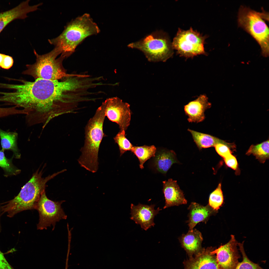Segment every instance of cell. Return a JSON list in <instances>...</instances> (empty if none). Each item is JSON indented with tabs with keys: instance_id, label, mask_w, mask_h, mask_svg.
<instances>
[{
	"instance_id": "33",
	"label": "cell",
	"mask_w": 269,
	"mask_h": 269,
	"mask_svg": "<svg viewBox=\"0 0 269 269\" xmlns=\"http://www.w3.org/2000/svg\"><path fill=\"white\" fill-rule=\"evenodd\" d=\"M4 54L0 53V67L1 66L3 62V58Z\"/></svg>"
},
{
	"instance_id": "25",
	"label": "cell",
	"mask_w": 269,
	"mask_h": 269,
	"mask_svg": "<svg viewBox=\"0 0 269 269\" xmlns=\"http://www.w3.org/2000/svg\"><path fill=\"white\" fill-rule=\"evenodd\" d=\"M126 136L125 131L122 130L114 137L115 142L119 147L120 156L127 151H131L133 146Z\"/></svg>"
},
{
	"instance_id": "13",
	"label": "cell",
	"mask_w": 269,
	"mask_h": 269,
	"mask_svg": "<svg viewBox=\"0 0 269 269\" xmlns=\"http://www.w3.org/2000/svg\"><path fill=\"white\" fill-rule=\"evenodd\" d=\"M29 1L27 0L23 1L12 9L0 12V33L9 23L15 19L26 18L28 13L37 10L42 4L40 3L30 6Z\"/></svg>"
},
{
	"instance_id": "21",
	"label": "cell",
	"mask_w": 269,
	"mask_h": 269,
	"mask_svg": "<svg viewBox=\"0 0 269 269\" xmlns=\"http://www.w3.org/2000/svg\"><path fill=\"white\" fill-rule=\"evenodd\" d=\"M17 134L15 132H7L0 128V138L2 150H10L12 151L17 157H20L17 146Z\"/></svg>"
},
{
	"instance_id": "22",
	"label": "cell",
	"mask_w": 269,
	"mask_h": 269,
	"mask_svg": "<svg viewBox=\"0 0 269 269\" xmlns=\"http://www.w3.org/2000/svg\"><path fill=\"white\" fill-rule=\"evenodd\" d=\"M156 149L154 145L133 146L131 151L136 156L139 162V167L144 168L143 164L148 159L155 155Z\"/></svg>"
},
{
	"instance_id": "15",
	"label": "cell",
	"mask_w": 269,
	"mask_h": 269,
	"mask_svg": "<svg viewBox=\"0 0 269 269\" xmlns=\"http://www.w3.org/2000/svg\"><path fill=\"white\" fill-rule=\"evenodd\" d=\"M211 104L204 94L201 95L197 99L189 102L184 106V111L188 116L189 122L198 123L205 119L204 112L210 108Z\"/></svg>"
},
{
	"instance_id": "11",
	"label": "cell",
	"mask_w": 269,
	"mask_h": 269,
	"mask_svg": "<svg viewBox=\"0 0 269 269\" xmlns=\"http://www.w3.org/2000/svg\"><path fill=\"white\" fill-rule=\"evenodd\" d=\"M231 236L228 242L211 252V254L215 255L219 269H235L239 262L238 243L234 235Z\"/></svg>"
},
{
	"instance_id": "20",
	"label": "cell",
	"mask_w": 269,
	"mask_h": 269,
	"mask_svg": "<svg viewBox=\"0 0 269 269\" xmlns=\"http://www.w3.org/2000/svg\"><path fill=\"white\" fill-rule=\"evenodd\" d=\"M155 157V165L158 171L163 174H166L173 164L178 162L176 154L172 150H161Z\"/></svg>"
},
{
	"instance_id": "29",
	"label": "cell",
	"mask_w": 269,
	"mask_h": 269,
	"mask_svg": "<svg viewBox=\"0 0 269 269\" xmlns=\"http://www.w3.org/2000/svg\"><path fill=\"white\" fill-rule=\"evenodd\" d=\"M226 164L234 170H237L238 164L236 158L232 154L224 158Z\"/></svg>"
},
{
	"instance_id": "17",
	"label": "cell",
	"mask_w": 269,
	"mask_h": 269,
	"mask_svg": "<svg viewBox=\"0 0 269 269\" xmlns=\"http://www.w3.org/2000/svg\"><path fill=\"white\" fill-rule=\"evenodd\" d=\"M188 209L189 212L188 222L189 227V231H192L199 223H206L209 217L217 212L208 204L206 206L201 205L195 202H192Z\"/></svg>"
},
{
	"instance_id": "4",
	"label": "cell",
	"mask_w": 269,
	"mask_h": 269,
	"mask_svg": "<svg viewBox=\"0 0 269 269\" xmlns=\"http://www.w3.org/2000/svg\"><path fill=\"white\" fill-rule=\"evenodd\" d=\"M42 169H38L30 180L22 187L18 195L2 207L8 216L12 217L24 210L36 209L46 184L49 180L66 170L64 169L45 178L42 177Z\"/></svg>"
},
{
	"instance_id": "6",
	"label": "cell",
	"mask_w": 269,
	"mask_h": 269,
	"mask_svg": "<svg viewBox=\"0 0 269 269\" xmlns=\"http://www.w3.org/2000/svg\"><path fill=\"white\" fill-rule=\"evenodd\" d=\"M269 21L268 13L263 10L257 11L245 6L239 10V26L249 33L256 41L261 49L263 55L269 54V29L266 21Z\"/></svg>"
},
{
	"instance_id": "7",
	"label": "cell",
	"mask_w": 269,
	"mask_h": 269,
	"mask_svg": "<svg viewBox=\"0 0 269 269\" xmlns=\"http://www.w3.org/2000/svg\"><path fill=\"white\" fill-rule=\"evenodd\" d=\"M128 46L142 52L148 60L165 62L173 54V49L169 37L165 32L157 31L141 40L130 43Z\"/></svg>"
},
{
	"instance_id": "24",
	"label": "cell",
	"mask_w": 269,
	"mask_h": 269,
	"mask_svg": "<svg viewBox=\"0 0 269 269\" xmlns=\"http://www.w3.org/2000/svg\"><path fill=\"white\" fill-rule=\"evenodd\" d=\"M223 201L221 184L220 183L210 195L208 204L214 210L217 211L222 205Z\"/></svg>"
},
{
	"instance_id": "19",
	"label": "cell",
	"mask_w": 269,
	"mask_h": 269,
	"mask_svg": "<svg viewBox=\"0 0 269 269\" xmlns=\"http://www.w3.org/2000/svg\"><path fill=\"white\" fill-rule=\"evenodd\" d=\"M188 130L192 134L194 142L200 149L214 147L219 143L226 145L231 149H234L235 148V145L234 143L227 142L210 134L198 132L190 129Z\"/></svg>"
},
{
	"instance_id": "5",
	"label": "cell",
	"mask_w": 269,
	"mask_h": 269,
	"mask_svg": "<svg viewBox=\"0 0 269 269\" xmlns=\"http://www.w3.org/2000/svg\"><path fill=\"white\" fill-rule=\"evenodd\" d=\"M34 53L36 57L35 62L27 65L22 74L30 76L35 80H51L60 79L72 75L67 73L63 66V62L66 58L61 55L58 57L61 54L58 48L55 47L50 52L42 55L39 54L35 50Z\"/></svg>"
},
{
	"instance_id": "27",
	"label": "cell",
	"mask_w": 269,
	"mask_h": 269,
	"mask_svg": "<svg viewBox=\"0 0 269 269\" xmlns=\"http://www.w3.org/2000/svg\"><path fill=\"white\" fill-rule=\"evenodd\" d=\"M0 166L7 172L14 174L10 162L5 157L4 151L2 150L0 151Z\"/></svg>"
},
{
	"instance_id": "31",
	"label": "cell",
	"mask_w": 269,
	"mask_h": 269,
	"mask_svg": "<svg viewBox=\"0 0 269 269\" xmlns=\"http://www.w3.org/2000/svg\"><path fill=\"white\" fill-rule=\"evenodd\" d=\"M0 269H14L7 261L0 250Z\"/></svg>"
},
{
	"instance_id": "23",
	"label": "cell",
	"mask_w": 269,
	"mask_h": 269,
	"mask_svg": "<svg viewBox=\"0 0 269 269\" xmlns=\"http://www.w3.org/2000/svg\"><path fill=\"white\" fill-rule=\"evenodd\" d=\"M248 155L253 154L262 163L269 158V140H267L256 145L251 146L246 152Z\"/></svg>"
},
{
	"instance_id": "8",
	"label": "cell",
	"mask_w": 269,
	"mask_h": 269,
	"mask_svg": "<svg viewBox=\"0 0 269 269\" xmlns=\"http://www.w3.org/2000/svg\"><path fill=\"white\" fill-rule=\"evenodd\" d=\"M207 37L192 27L187 30L179 28L172 43V47L180 56L186 58L205 55L204 44Z\"/></svg>"
},
{
	"instance_id": "30",
	"label": "cell",
	"mask_w": 269,
	"mask_h": 269,
	"mask_svg": "<svg viewBox=\"0 0 269 269\" xmlns=\"http://www.w3.org/2000/svg\"><path fill=\"white\" fill-rule=\"evenodd\" d=\"M13 62L11 57L5 54L1 67L5 69H8L12 66Z\"/></svg>"
},
{
	"instance_id": "1",
	"label": "cell",
	"mask_w": 269,
	"mask_h": 269,
	"mask_svg": "<svg viewBox=\"0 0 269 269\" xmlns=\"http://www.w3.org/2000/svg\"><path fill=\"white\" fill-rule=\"evenodd\" d=\"M78 77L72 74L55 80H18L21 84L11 86V103L22 108L29 125L40 124L44 128L54 118L74 112L79 101Z\"/></svg>"
},
{
	"instance_id": "16",
	"label": "cell",
	"mask_w": 269,
	"mask_h": 269,
	"mask_svg": "<svg viewBox=\"0 0 269 269\" xmlns=\"http://www.w3.org/2000/svg\"><path fill=\"white\" fill-rule=\"evenodd\" d=\"M163 193L165 200V209L175 205L187 203L183 193L180 189L177 181L170 179L163 182Z\"/></svg>"
},
{
	"instance_id": "12",
	"label": "cell",
	"mask_w": 269,
	"mask_h": 269,
	"mask_svg": "<svg viewBox=\"0 0 269 269\" xmlns=\"http://www.w3.org/2000/svg\"><path fill=\"white\" fill-rule=\"evenodd\" d=\"M154 204L148 205L139 203L135 205L133 203L131 205L130 218L137 224H139L142 229L146 231L155 224L154 222L155 216L162 209L158 207L154 209Z\"/></svg>"
},
{
	"instance_id": "26",
	"label": "cell",
	"mask_w": 269,
	"mask_h": 269,
	"mask_svg": "<svg viewBox=\"0 0 269 269\" xmlns=\"http://www.w3.org/2000/svg\"><path fill=\"white\" fill-rule=\"evenodd\" d=\"M244 241L238 243L242 256L243 260L239 262L235 269H264L258 265L251 261L246 255L243 247Z\"/></svg>"
},
{
	"instance_id": "3",
	"label": "cell",
	"mask_w": 269,
	"mask_h": 269,
	"mask_svg": "<svg viewBox=\"0 0 269 269\" xmlns=\"http://www.w3.org/2000/svg\"><path fill=\"white\" fill-rule=\"evenodd\" d=\"M99 31L89 15L85 13L68 23L59 36L48 41L58 48L61 52V55L66 58L74 52L77 46L84 39Z\"/></svg>"
},
{
	"instance_id": "32",
	"label": "cell",
	"mask_w": 269,
	"mask_h": 269,
	"mask_svg": "<svg viewBox=\"0 0 269 269\" xmlns=\"http://www.w3.org/2000/svg\"><path fill=\"white\" fill-rule=\"evenodd\" d=\"M8 114V110L6 108L0 107V118L6 116Z\"/></svg>"
},
{
	"instance_id": "10",
	"label": "cell",
	"mask_w": 269,
	"mask_h": 269,
	"mask_svg": "<svg viewBox=\"0 0 269 269\" xmlns=\"http://www.w3.org/2000/svg\"><path fill=\"white\" fill-rule=\"evenodd\" d=\"M103 103L105 116L111 121L117 124L120 130L126 131L130 125L131 119L130 105L117 97L107 99Z\"/></svg>"
},
{
	"instance_id": "14",
	"label": "cell",
	"mask_w": 269,
	"mask_h": 269,
	"mask_svg": "<svg viewBox=\"0 0 269 269\" xmlns=\"http://www.w3.org/2000/svg\"><path fill=\"white\" fill-rule=\"evenodd\" d=\"M211 247L203 249L184 263V269H219L215 254Z\"/></svg>"
},
{
	"instance_id": "18",
	"label": "cell",
	"mask_w": 269,
	"mask_h": 269,
	"mask_svg": "<svg viewBox=\"0 0 269 269\" xmlns=\"http://www.w3.org/2000/svg\"><path fill=\"white\" fill-rule=\"evenodd\" d=\"M179 240L182 247L190 256L197 253L202 249V237L201 232L196 229L183 234Z\"/></svg>"
},
{
	"instance_id": "2",
	"label": "cell",
	"mask_w": 269,
	"mask_h": 269,
	"mask_svg": "<svg viewBox=\"0 0 269 269\" xmlns=\"http://www.w3.org/2000/svg\"><path fill=\"white\" fill-rule=\"evenodd\" d=\"M105 110L103 103L88 121L85 128L84 145L80 150L81 154L78 160L81 166L92 173L98 170L99 150L102 140L106 136L103 129Z\"/></svg>"
},
{
	"instance_id": "9",
	"label": "cell",
	"mask_w": 269,
	"mask_h": 269,
	"mask_svg": "<svg viewBox=\"0 0 269 269\" xmlns=\"http://www.w3.org/2000/svg\"><path fill=\"white\" fill-rule=\"evenodd\" d=\"M64 201L55 202L48 198L44 191L41 194L36 209L39 213V221L37 225V229H46L47 227L53 226L55 228L56 223L67 217L61 205Z\"/></svg>"
},
{
	"instance_id": "28",
	"label": "cell",
	"mask_w": 269,
	"mask_h": 269,
	"mask_svg": "<svg viewBox=\"0 0 269 269\" xmlns=\"http://www.w3.org/2000/svg\"><path fill=\"white\" fill-rule=\"evenodd\" d=\"M214 147L218 154L223 158L232 154L231 149L225 144L219 143Z\"/></svg>"
}]
</instances>
